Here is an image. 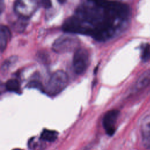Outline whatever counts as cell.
Returning a JSON list of instances; mask_svg holds the SVG:
<instances>
[{
	"instance_id": "obj_6",
	"label": "cell",
	"mask_w": 150,
	"mask_h": 150,
	"mask_svg": "<svg viewBox=\"0 0 150 150\" xmlns=\"http://www.w3.org/2000/svg\"><path fill=\"white\" fill-rule=\"evenodd\" d=\"M120 112L117 110L107 111L103 118V125L107 135L112 136L116 129L115 124Z\"/></svg>"
},
{
	"instance_id": "obj_14",
	"label": "cell",
	"mask_w": 150,
	"mask_h": 150,
	"mask_svg": "<svg viewBox=\"0 0 150 150\" xmlns=\"http://www.w3.org/2000/svg\"><path fill=\"white\" fill-rule=\"evenodd\" d=\"M15 58L14 57H11L9 59V60H5V62H4V64L2 66V70H5L6 69H8L9 66H10V65H11V64L13 63L14 61H15Z\"/></svg>"
},
{
	"instance_id": "obj_9",
	"label": "cell",
	"mask_w": 150,
	"mask_h": 150,
	"mask_svg": "<svg viewBox=\"0 0 150 150\" xmlns=\"http://www.w3.org/2000/svg\"><path fill=\"white\" fill-rule=\"evenodd\" d=\"M11 36V33L9 29L6 26L1 25L0 29V48L1 52H3L5 49Z\"/></svg>"
},
{
	"instance_id": "obj_13",
	"label": "cell",
	"mask_w": 150,
	"mask_h": 150,
	"mask_svg": "<svg viewBox=\"0 0 150 150\" xmlns=\"http://www.w3.org/2000/svg\"><path fill=\"white\" fill-rule=\"evenodd\" d=\"M27 86L29 88H35L40 90H43V91L45 90L44 88H43L42 83L39 81H36V80L31 81L29 83H28Z\"/></svg>"
},
{
	"instance_id": "obj_2",
	"label": "cell",
	"mask_w": 150,
	"mask_h": 150,
	"mask_svg": "<svg viewBox=\"0 0 150 150\" xmlns=\"http://www.w3.org/2000/svg\"><path fill=\"white\" fill-rule=\"evenodd\" d=\"M68 81L69 79L66 73L63 70H57L50 76L44 91L49 96H56L66 88Z\"/></svg>"
},
{
	"instance_id": "obj_4",
	"label": "cell",
	"mask_w": 150,
	"mask_h": 150,
	"mask_svg": "<svg viewBox=\"0 0 150 150\" xmlns=\"http://www.w3.org/2000/svg\"><path fill=\"white\" fill-rule=\"evenodd\" d=\"M39 2V0H16L15 12L20 17L28 19L38 9Z\"/></svg>"
},
{
	"instance_id": "obj_10",
	"label": "cell",
	"mask_w": 150,
	"mask_h": 150,
	"mask_svg": "<svg viewBox=\"0 0 150 150\" xmlns=\"http://www.w3.org/2000/svg\"><path fill=\"white\" fill-rule=\"evenodd\" d=\"M58 133L56 131L44 129L41 134L40 138L43 141H46L48 142H53L57 138Z\"/></svg>"
},
{
	"instance_id": "obj_12",
	"label": "cell",
	"mask_w": 150,
	"mask_h": 150,
	"mask_svg": "<svg viewBox=\"0 0 150 150\" xmlns=\"http://www.w3.org/2000/svg\"><path fill=\"white\" fill-rule=\"evenodd\" d=\"M141 57L144 62H147L150 60V45L146 43L143 45L141 50Z\"/></svg>"
},
{
	"instance_id": "obj_11",
	"label": "cell",
	"mask_w": 150,
	"mask_h": 150,
	"mask_svg": "<svg viewBox=\"0 0 150 150\" xmlns=\"http://www.w3.org/2000/svg\"><path fill=\"white\" fill-rule=\"evenodd\" d=\"M6 89L11 92L19 93H20L21 88L19 81L16 79H10L5 83Z\"/></svg>"
},
{
	"instance_id": "obj_5",
	"label": "cell",
	"mask_w": 150,
	"mask_h": 150,
	"mask_svg": "<svg viewBox=\"0 0 150 150\" xmlns=\"http://www.w3.org/2000/svg\"><path fill=\"white\" fill-rule=\"evenodd\" d=\"M89 64L88 51L82 47H79L74 51L73 59V67L76 74H81L87 69Z\"/></svg>"
},
{
	"instance_id": "obj_7",
	"label": "cell",
	"mask_w": 150,
	"mask_h": 150,
	"mask_svg": "<svg viewBox=\"0 0 150 150\" xmlns=\"http://www.w3.org/2000/svg\"><path fill=\"white\" fill-rule=\"evenodd\" d=\"M141 132L144 146L147 148H150V115L146 116L142 120Z\"/></svg>"
},
{
	"instance_id": "obj_16",
	"label": "cell",
	"mask_w": 150,
	"mask_h": 150,
	"mask_svg": "<svg viewBox=\"0 0 150 150\" xmlns=\"http://www.w3.org/2000/svg\"><path fill=\"white\" fill-rule=\"evenodd\" d=\"M57 1L60 4H64L66 1V0H57Z\"/></svg>"
},
{
	"instance_id": "obj_8",
	"label": "cell",
	"mask_w": 150,
	"mask_h": 150,
	"mask_svg": "<svg viewBox=\"0 0 150 150\" xmlns=\"http://www.w3.org/2000/svg\"><path fill=\"white\" fill-rule=\"evenodd\" d=\"M150 83V70L144 71L136 81L134 88L137 91H139L145 88Z\"/></svg>"
},
{
	"instance_id": "obj_1",
	"label": "cell",
	"mask_w": 150,
	"mask_h": 150,
	"mask_svg": "<svg viewBox=\"0 0 150 150\" xmlns=\"http://www.w3.org/2000/svg\"><path fill=\"white\" fill-rule=\"evenodd\" d=\"M129 8L118 1L84 0L62 29L67 33L89 35L97 41L111 38L129 15Z\"/></svg>"
},
{
	"instance_id": "obj_3",
	"label": "cell",
	"mask_w": 150,
	"mask_h": 150,
	"mask_svg": "<svg viewBox=\"0 0 150 150\" xmlns=\"http://www.w3.org/2000/svg\"><path fill=\"white\" fill-rule=\"evenodd\" d=\"M79 40L77 37L70 35H64L58 38L52 45L53 50L63 54L75 51L79 47Z\"/></svg>"
},
{
	"instance_id": "obj_15",
	"label": "cell",
	"mask_w": 150,
	"mask_h": 150,
	"mask_svg": "<svg viewBox=\"0 0 150 150\" xmlns=\"http://www.w3.org/2000/svg\"><path fill=\"white\" fill-rule=\"evenodd\" d=\"M40 3H41V5L43 6V7L46 9L50 8L52 6L51 0H41Z\"/></svg>"
}]
</instances>
